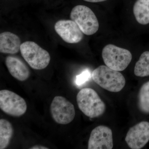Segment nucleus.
Instances as JSON below:
<instances>
[{
    "instance_id": "1",
    "label": "nucleus",
    "mask_w": 149,
    "mask_h": 149,
    "mask_svg": "<svg viewBox=\"0 0 149 149\" xmlns=\"http://www.w3.org/2000/svg\"><path fill=\"white\" fill-rule=\"evenodd\" d=\"M76 100L79 109L88 117H100L105 111V104L92 88L82 89L77 94Z\"/></svg>"
},
{
    "instance_id": "2",
    "label": "nucleus",
    "mask_w": 149,
    "mask_h": 149,
    "mask_svg": "<svg viewBox=\"0 0 149 149\" xmlns=\"http://www.w3.org/2000/svg\"><path fill=\"white\" fill-rule=\"evenodd\" d=\"M92 77L100 87L113 93L120 92L125 84V77L120 72L106 65H100L94 70Z\"/></svg>"
},
{
    "instance_id": "3",
    "label": "nucleus",
    "mask_w": 149,
    "mask_h": 149,
    "mask_svg": "<svg viewBox=\"0 0 149 149\" xmlns=\"http://www.w3.org/2000/svg\"><path fill=\"white\" fill-rule=\"evenodd\" d=\"M21 55L32 68L40 70L49 65L51 56L47 51L32 41H26L21 44Z\"/></svg>"
},
{
    "instance_id": "4",
    "label": "nucleus",
    "mask_w": 149,
    "mask_h": 149,
    "mask_svg": "<svg viewBox=\"0 0 149 149\" xmlns=\"http://www.w3.org/2000/svg\"><path fill=\"white\" fill-rule=\"evenodd\" d=\"M102 57L106 66L113 70L122 71L127 68L132 59L131 52L112 44L104 47Z\"/></svg>"
},
{
    "instance_id": "5",
    "label": "nucleus",
    "mask_w": 149,
    "mask_h": 149,
    "mask_svg": "<svg viewBox=\"0 0 149 149\" xmlns=\"http://www.w3.org/2000/svg\"><path fill=\"white\" fill-rule=\"evenodd\" d=\"M70 17L86 35H94L99 28V23L95 15L86 6L77 5L72 9Z\"/></svg>"
},
{
    "instance_id": "6",
    "label": "nucleus",
    "mask_w": 149,
    "mask_h": 149,
    "mask_svg": "<svg viewBox=\"0 0 149 149\" xmlns=\"http://www.w3.org/2000/svg\"><path fill=\"white\" fill-rule=\"evenodd\" d=\"M0 109L6 114L19 117L26 113L27 105L25 100L12 91H0Z\"/></svg>"
},
{
    "instance_id": "7",
    "label": "nucleus",
    "mask_w": 149,
    "mask_h": 149,
    "mask_svg": "<svg viewBox=\"0 0 149 149\" xmlns=\"http://www.w3.org/2000/svg\"><path fill=\"white\" fill-rule=\"evenodd\" d=\"M51 116L56 123L66 125L72 122L75 115L73 104L62 96L54 97L50 106Z\"/></svg>"
},
{
    "instance_id": "8",
    "label": "nucleus",
    "mask_w": 149,
    "mask_h": 149,
    "mask_svg": "<svg viewBox=\"0 0 149 149\" xmlns=\"http://www.w3.org/2000/svg\"><path fill=\"white\" fill-rule=\"evenodd\" d=\"M125 141L130 148H143L149 141V123L142 121L131 127L125 136Z\"/></svg>"
},
{
    "instance_id": "9",
    "label": "nucleus",
    "mask_w": 149,
    "mask_h": 149,
    "mask_svg": "<svg viewBox=\"0 0 149 149\" xmlns=\"http://www.w3.org/2000/svg\"><path fill=\"white\" fill-rule=\"evenodd\" d=\"M54 29L58 35L65 42L75 44L81 42L83 39L84 34L73 20H58L55 24Z\"/></svg>"
},
{
    "instance_id": "10",
    "label": "nucleus",
    "mask_w": 149,
    "mask_h": 149,
    "mask_svg": "<svg viewBox=\"0 0 149 149\" xmlns=\"http://www.w3.org/2000/svg\"><path fill=\"white\" fill-rule=\"evenodd\" d=\"M113 146L112 131L109 127L99 125L91 131L88 149H112Z\"/></svg>"
},
{
    "instance_id": "11",
    "label": "nucleus",
    "mask_w": 149,
    "mask_h": 149,
    "mask_svg": "<svg viewBox=\"0 0 149 149\" xmlns=\"http://www.w3.org/2000/svg\"><path fill=\"white\" fill-rule=\"evenodd\" d=\"M5 64L11 75L17 80L24 81L29 78V68L24 62L17 57L8 56L5 59Z\"/></svg>"
},
{
    "instance_id": "12",
    "label": "nucleus",
    "mask_w": 149,
    "mask_h": 149,
    "mask_svg": "<svg viewBox=\"0 0 149 149\" xmlns=\"http://www.w3.org/2000/svg\"><path fill=\"white\" fill-rule=\"evenodd\" d=\"M21 40L17 35L10 32L0 34V52L1 53L14 54L20 51Z\"/></svg>"
},
{
    "instance_id": "13",
    "label": "nucleus",
    "mask_w": 149,
    "mask_h": 149,
    "mask_svg": "<svg viewBox=\"0 0 149 149\" xmlns=\"http://www.w3.org/2000/svg\"><path fill=\"white\" fill-rule=\"evenodd\" d=\"M133 13L137 21L140 24L149 23V0H137L134 4Z\"/></svg>"
},
{
    "instance_id": "14",
    "label": "nucleus",
    "mask_w": 149,
    "mask_h": 149,
    "mask_svg": "<svg viewBox=\"0 0 149 149\" xmlns=\"http://www.w3.org/2000/svg\"><path fill=\"white\" fill-rule=\"evenodd\" d=\"M13 134V128L9 121L6 119H0V149L7 148Z\"/></svg>"
},
{
    "instance_id": "15",
    "label": "nucleus",
    "mask_w": 149,
    "mask_h": 149,
    "mask_svg": "<svg viewBox=\"0 0 149 149\" xmlns=\"http://www.w3.org/2000/svg\"><path fill=\"white\" fill-rule=\"evenodd\" d=\"M134 74L138 77L149 76V51L143 53L134 67Z\"/></svg>"
},
{
    "instance_id": "16",
    "label": "nucleus",
    "mask_w": 149,
    "mask_h": 149,
    "mask_svg": "<svg viewBox=\"0 0 149 149\" xmlns=\"http://www.w3.org/2000/svg\"><path fill=\"white\" fill-rule=\"evenodd\" d=\"M139 109L145 113H149V81L141 87L138 96Z\"/></svg>"
},
{
    "instance_id": "17",
    "label": "nucleus",
    "mask_w": 149,
    "mask_h": 149,
    "mask_svg": "<svg viewBox=\"0 0 149 149\" xmlns=\"http://www.w3.org/2000/svg\"><path fill=\"white\" fill-rule=\"evenodd\" d=\"M91 74L88 70L83 71L82 73L76 77V83L77 85H80L84 84L88 81L90 78Z\"/></svg>"
},
{
    "instance_id": "18",
    "label": "nucleus",
    "mask_w": 149,
    "mask_h": 149,
    "mask_svg": "<svg viewBox=\"0 0 149 149\" xmlns=\"http://www.w3.org/2000/svg\"><path fill=\"white\" fill-rule=\"evenodd\" d=\"M30 149H49L47 147L44 146H40V145H35L33 146L31 148H29Z\"/></svg>"
},
{
    "instance_id": "19",
    "label": "nucleus",
    "mask_w": 149,
    "mask_h": 149,
    "mask_svg": "<svg viewBox=\"0 0 149 149\" xmlns=\"http://www.w3.org/2000/svg\"><path fill=\"white\" fill-rule=\"evenodd\" d=\"M83 1L90 3H98L105 1H107V0H83Z\"/></svg>"
}]
</instances>
